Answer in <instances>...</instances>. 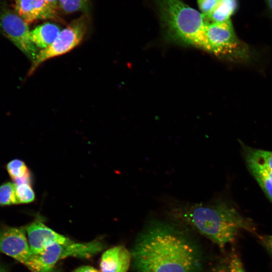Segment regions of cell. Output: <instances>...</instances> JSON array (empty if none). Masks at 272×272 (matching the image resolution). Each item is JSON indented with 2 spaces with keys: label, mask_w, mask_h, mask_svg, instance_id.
Masks as SVG:
<instances>
[{
  "label": "cell",
  "mask_w": 272,
  "mask_h": 272,
  "mask_svg": "<svg viewBox=\"0 0 272 272\" xmlns=\"http://www.w3.org/2000/svg\"><path fill=\"white\" fill-rule=\"evenodd\" d=\"M89 0H58L59 6L66 13L78 11L87 13Z\"/></svg>",
  "instance_id": "e0dca14e"
},
{
  "label": "cell",
  "mask_w": 272,
  "mask_h": 272,
  "mask_svg": "<svg viewBox=\"0 0 272 272\" xmlns=\"http://www.w3.org/2000/svg\"><path fill=\"white\" fill-rule=\"evenodd\" d=\"M237 0H218L216 5L206 18L207 23H221L230 19L237 7Z\"/></svg>",
  "instance_id": "5bb4252c"
},
{
  "label": "cell",
  "mask_w": 272,
  "mask_h": 272,
  "mask_svg": "<svg viewBox=\"0 0 272 272\" xmlns=\"http://www.w3.org/2000/svg\"><path fill=\"white\" fill-rule=\"evenodd\" d=\"M0 272H7L6 269L0 263Z\"/></svg>",
  "instance_id": "484cf974"
},
{
  "label": "cell",
  "mask_w": 272,
  "mask_h": 272,
  "mask_svg": "<svg viewBox=\"0 0 272 272\" xmlns=\"http://www.w3.org/2000/svg\"><path fill=\"white\" fill-rule=\"evenodd\" d=\"M60 31L55 24L45 23L31 31V39L37 48L44 49L54 42Z\"/></svg>",
  "instance_id": "7c38bea8"
},
{
  "label": "cell",
  "mask_w": 272,
  "mask_h": 272,
  "mask_svg": "<svg viewBox=\"0 0 272 272\" xmlns=\"http://www.w3.org/2000/svg\"><path fill=\"white\" fill-rule=\"evenodd\" d=\"M258 238L272 256V235H258Z\"/></svg>",
  "instance_id": "7402d4cb"
},
{
  "label": "cell",
  "mask_w": 272,
  "mask_h": 272,
  "mask_svg": "<svg viewBox=\"0 0 272 272\" xmlns=\"http://www.w3.org/2000/svg\"><path fill=\"white\" fill-rule=\"evenodd\" d=\"M132 256L124 246L117 245L111 247L102 255L100 262L101 272H127Z\"/></svg>",
  "instance_id": "8fae6325"
},
{
  "label": "cell",
  "mask_w": 272,
  "mask_h": 272,
  "mask_svg": "<svg viewBox=\"0 0 272 272\" xmlns=\"http://www.w3.org/2000/svg\"><path fill=\"white\" fill-rule=\"evenodd\" d=\"M16 185L8 182L0 186V205L19 204L16 194Z\"/></svg>",
  "instance_id": "2e32d148"
},
{
  "label": "cell",
  "mask_w": 272,
  "mask_h": 272,
  "mask_svg": "<svg viewBox=\"0 0 272 272\" xmlns=\"http://www.w3.org/2000/svg\"><path fill=\"white\" fill-rule=\"evenodd\" d=\"M168 214L174 222L191 228L222 249L235 240L240 230L255 232L252 220L225 201L174 203Z\"/></svg>",
  "instance_id": "7a4b0ae2"
},
{
  "label": "cell",
  "mask_w": 272,
  "mask_h": 272,
  "mask_svg": "<svg viewBox=\"0 0 272 272\" xmlns=\"http://www.w3.org/2000/svg\"><path fill=\"white\" fill-rule=\"evenodd\" d=\"M228 264L231 272H245L242 261L236 253L231 254Z\"/></svg>",
  "instance_id": "44dd1931"
},
{
  "label": "cell",
  "mask_w": 272,
  "mask_h": 272,
  "mask_svg": "<svg viewBox=\"0 0 272 272\" xmlns=\"http://www.w3.org/2000/svg\"><path fill=\"white\" fill-rule=\"evenodd\" d=\"M205 31L207 51L236 62L245 63L251 60L253 54L250 47L237 37L231 20L207 23Z\"/></svg>",
  "instance_id": "277c9868"
},
{
  "label": "cell",
  "mask_w": 272,
  "mask_h": 272,
  "mask_svg": "<svg viewBox=\"0 0 272 272\" xmlns=\"http://www.w3.org/2000/svg\"><path fill=\"white\" fill-rule=\"evenodd\" d=\"M49 5H50L56 11L58 8V0H45Z\"/></svg>",
  "instance_id": "d4e9b609"
},
{
  "label": "cell",
  "mask_w": 272,
  "mask_h": 272,
  "mask_svg": "<svg viewBox=\"0 0 272 272\" xmlns=\"http://www.w3.org/2000/svg\"><path fill=\"white\" fill-rule=\"evenodd\" d=\"M268 3L270 9L272 11V0H268Z\"/></svg>",
  "instance_id": "4316f807"
},
{
  "label": "cell",
  "mask_w": 272,
  "mask_h": 272,
  "mask_svg": "<svg viewBox=\"0 0 272 272\" xmlns=\"http://www.w3.org/2000/svg\"><path fill=\"white\" fill-rule=\"evenodd\" d=\"M218 0H197V5L201 13L206 18L211 13Z\"/></svg>",
  "instance_id": "ffe728a7"
},
{
  "label": "cell",
  "mask_w": 272,
  "mask_h": 272,
  "mask_svg": "<svg viewBox=\"0 0 272 272\" xmlns=\"http://www.w3.org/2000/svg\"><path fill=\"white\" fill-rule=\"evenodd\" d=\"M24 228L6 227L0 229V252L30 268L35 256Z\"/></svg>",
  "instance_id": "ba28073f"
},
{
  "label": "cell",
  "mask_w": 272,
  "mask_h": 272,
  "mask_svg": "<svg viewBox=\"0 0 272 272\" xmlns=\"http://www.w3.org/2000/svg\"><path fill=\"white\" fill-rule=\"evenodd\" d=\"M0 27L6 36L32 62L39 51L31 40L28 24L17 13L5 10L0 15Z\"/></svg>",
  "instance_id": "52a82bcc"
},
{
  "label": "cell",
  "mask_w": 272,
  "mask_h": 272,
  "mask_svg": "<svg viewBox=\"0 0 272 272\" xmlns=\"http://www.w3.org/2000/svg\"><path fill=\"white\" fill-rule=\"evenodd\" d=\"M161 24L171 38L208 50L207 23L202 14L182 0H156Z\"/></svg>",
  "instance_id": "3957f363"
},
{
  "label": "cell",
  "mask_w": 272,
  "mask_h": 272,
  "mask_svg": "<svg viewBox=\"0 0 272 272\" xmlns=\"http://www.w3.org/2000/svg\"><path fill=\"white\" fill-rule=\"evenodd\" d=\"M246 164H252L272 176V152L257 149L241 143Z\"/></svg>",
  "instance_id": "4fadbf2b"
},
{
  "label": "cell",
  "mask_w": 272,
  "mask_h": 272,
  "mask_svg": "<svg viewBox=\"0 0 272 272\" xmlns=\"http://www.w3.org/2000/svg\"><path fill=\"white\" fill-rule=\"evenodd\" d=\"M89 27V18L86 14L72 21L60 31L49 46L39 51L32 62L28 75H32L45 61L64 54L78 46L86 37Z\"/></svg>",
  "instance_id": "5b68a950"
},
{
  "label": "cell",
  "mask_w": 272,
  "mask_h": 272,
  "mask_svg": "<svg viewBox=\"0 0 272 272\" xmlns=\"http://www.w3.org/2000/svg\"><path fill=\"white\" fill-rule=\"evenodd\" d=\"M7 171L16 185L31 183L30 171L25 163L19 159L10 161L7 165Z\"/></svg>",
  "instance_id": "9a60e30c"
},
{
  "label": "cell",
  "mask_w": 272,
  "mask_h": 272,
  "mask_svg": "<svg viewBox=\"0 0 272 272\" xmlns=\"http://www.w3.org/2000/svg\"><path fill=\"white\" fill-rule=\"evenodd\" d=\"M131 254L137 272H200L202 269L198 246L179 224L152 220L139 234Z\"/></svg>",
  "instance_id": "6da1fadb"
},
{
  "label": "cell",
  "mask_w": 272,
  "mask_h": 272,
  "mask_svg": "<svg viewBox=\"0 0 272 272\" xmlns=\"http://www.w3.org/2000/svg\"><path fill=\"white\" fill-rule=\"evenodd\" d=\"M247 167L263 191L272 201V179L264 175L253 167L247 166Z\"/></svg>",
  "instance_id": "ac0fdd59"
},
{
  "label": "cell",
  "mask_w": 272,
  "mask_h": 272,
  "mask_svg": "<svg viewBox=\"0 0 272 272\" xmlns=\"http://www.w3.org/2000/svg\"><path fill=\"white\" fill-rule=\"evenodd\" d=\"M104 247V244L99 240L53 244L37 255L36 272H50L58 261L67 257L90 258L101 251Z\"/></svg>",
  "instance_id": "8992f818"
},
{
  "label": "cell",
  "mask_w": 272,
  "mask_h": 272,
  "mask_svg": "<svg viewBox=\"0 0 272 272\" xmlns=\"http://www.w3.org/2000/svg\"><path fill=\"white\" fill-rule=\"evenodd\" d=\"M16 194L18 203H29L35 199V193L30 184L16 185Z\"/></svg>",
  "instance_id": "d6986e66"
},
{
  "label": "cell",
  "mask_w": 272,
  "mask_h": 272,
  "mask_svg": "<svg viewBox=\"0 0 272 272\" xmlns=\"http://www.w3.org/2000/svg\"><path fill=\"white\" fill-rule=\"evenodd\" d=\"M210 272H231L228 264H220L214 267Z\"/></svg>",
  "instance_id": "603a6c76"
},
{
  "label": "cell",
  "mask_w": 272,
  "mask_h": 272,
  "mask_svg": "<svg viewBox=\"0 0 272 272\" xmlns=\"http://www.w3.org/2000/svg\"><path fill=\"white\" fill-rule=\"evenodd\" d=\"M15 8L28 24L39 20L57 18L56 11L45 0H15Z\"/></svg>",
  "instance_id": "30bf717a"
},
{
  "label": "cell",
  "mask_w": 272,
  "mask_h": 272,
  "mask_svg": "<svg viewBox=\"0 0 272 272\" xmlns=\"http://www.w3.org/2000/svg\"><path fill=\"white\" fill-rule=\"evenodd\" d=\"M73 272H99L95 268L91 266H82L75 269Z\"/></svg>",
  "instance_id": "cb8c5ba5"
},
{
  "label": "cell",
  "mask_w": 272,
  "mask_h": 272,
  "mask_svg": "<svg viewBox=\"0 0 272 272\" xmlns=\"http://www.w3.org/2000/svg\"><path fill=\"white\" fill-rule=\"evenodd\" d=\"M25 230L30 249L36 255L40 254L53 244H62L72 241L52 230L39 219L27 226Z\"/></svg>",
  "instance_id": "9c48e42d"
}]
</instances>
